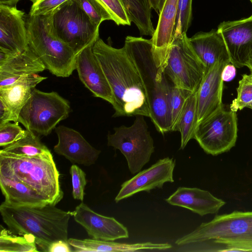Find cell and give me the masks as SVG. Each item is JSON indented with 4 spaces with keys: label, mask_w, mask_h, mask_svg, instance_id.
Segmentation results:
<instances>
[{
    "label": "cell",
    "mask_w": 252,
    "mask_h": 252,
    "mask_svg": "<svg viewBox=\"0 0 252 252\" xmlns=\"http://www.w3.org/2000/svg\"><path fill=\"white\" fill-rule=\"evenodd\" d=\"M237 92V96L231 103L230 110L236 112L252 106V74L242 75Z\"/></svg>",
    "instance_id": "30"
},
{
    "label": "cell",
    "mask_w": 252,
    "mask_h": 252,
    "mask_svg": "<svg viewBox=\"0 0 252 252\" xmlns=\"http://www.w3.org/2000/svg\"><path fill=\"white\" fill-rule=\"evenodd\" d=\"M230 63L218 61L205 73L197 91L196 125L223 106L221 73L224 67Z\"/></svg>",
    "instance_id": "16"
},
{
    "label": "cell",
    "mask_w": 252,
    "mask_h": 252,
    "mask_svg": "<svg viewBox=\"0 0 252 252\" xmlns=\"http://www.w3.org/2000/svg\"><path fill=\"white\" fill-rule=\"evenodd\" d=\"M217 30L224 39L231 63L238 68L247 66L252 60V15L238 20L224 21Z\"/></svg>",
    "instance_id": "12"
},
{
    "label": "cell",
    "mask_w": 252,
    "mask_h": 252,
    "mask_svg": "<svg viewBox=\"0 0 252 252\" xmlns=\"http://www.w3.org/2000/svg\"><path fill=\"white\" fill-rule=\"evenodd\" d=\"M192 0H179L178 13L173 33L175 38L187 33L192 20Z\"/></svg>",
    "instance_id": "32"
},
{
    "label": "cell",
    "mask_w": 252,
    "mask_h": 252,
    "mask_svg": "<svg viewBox=\"0 0 252 252\" xmlns=\"http://www.w3.org/2000/svg\"><path fill=\"white\" fill-rule=\"evenodd\" d=\"M0 175L21 182L56 205L63 193L60 173L50 152L33 156H17L0 153Z\"/></svg>",
    "instance_id": "4"
},
{
    "label": "cell",
    "mask_w": 252,
    "mask_h": 252,
    "mask_svg": "<svg viewBox=\"0 0 252 252\" xmlns=\"http://www.w3.org/2000/svg\"><path fill=\"white\" fill-rule=\"evenodd\" d=\"M72 249L68 240H59L50 244L47 252H73Z\"/></svg>",
    "instance_id": "38"
},
{
    "label": "cell",
    "mask_w": 252,
    "mask_h": 252,
    "mask_svg": "<svg viewBox=\"0 0 252 252\" xmlns=\"http://www.w3.org/2000/svg\"><path fill=\"white\" fill-rule=\"evenodd\" d=\"M164 72L177 87L192 93L198 90L206 69L193 50L187 33L173 38Z\"/></svg>",
    "instance_id": "10"
},
{
    "label": "cell",
    "mask_w": 252,
    "mask_h": 252,
    "mask_svg": "<svg viewBox=\"0 0 252 252\" xmlns=\"http://www.w3.org/2000/svg\"><path fill=\"white\" fill-rule=\"evenodd\" d=\"M81 8L96 27L107 20L113 21L109 11L100 0H77Z\"/></svg>",
    "instance_id": "31"
},
{
    "label": "cell",
    "mask_w": 252,
    "mask_h": 252,
    "mask_svg": "<svg viewBox=\"0 0 252 252\" xmlns=\"http://www.w3.org/2000/svg\"><path fill=\"white\" fill-rule=\"evenodd\" d=\"M165 0H150L152 9L159 14Z\"/></svg>",
    "instance_id": "40"
},
{
    "label": "cell",
    "mask_w": 252,
    "mask_h": 252,
    "mask_svg": "<svg viewBox=\"0 0 252 252\" xmlns=\"http://www.w3.org/2000/svg\"><path fill=\"white\" fill-rule=\"evenodd\" d=\"M20 0H0V4L10 6H16Z\"/></svg>",
    "instance_id": "41"
},
{
    "label": "cell",
    "mask_w": 252,
    "mask_h": 252,
    "mask_svg": "<svg viewBox=\"0 0 252 252\" xmlns=\"http://www.w3.org/2000/svg\"><path fill=\"white\" fill-rule=\"evenodd\" d=\"M197 119V91L187 98L178 122L173 129L181 133V149L193 139Z\"/></svg>",
    "instance_id": "26"
},
{
    "label": "cell",
    "mask_w": 252,
    "mask_h": 252,
    "mask_svg": "<svg viewBox=\"0 0 252 252\" xmlns=\"http://www.w3.org/2000/svg\"><path fill=\"white\" fill-rule=\"evenodd\" d=\"M49 152H50V150L40 141L39 137L28 129L24 137L0 151V153L25 157H33Z\"/></svg>",
    "instance_id": "27"
},
{
    "label": "cell",
    "mask_w": 252,
    "mask_h": 252,
    "mask_svg": "<svg viewBox=\"0 0 252 252\" xmlns=\"http://www.w3.org/2000/svg\"><path fill=\"white\" fill-rule=\"evenodd\" d=\"M58 138L54 150L72 163L90 166L95 163L101 151L93 147L81 134L73 128L59 126L55 129Z\"/></svg>",
    "instance_id": "18"
},
{
    "label": "cell",
    "mask_w": 252,
    "mask_h": 252,
    "mask_svg": "<svg viewBox=\"0 0 252 252\" xmlns=\"http://www.w3.org/2000/svg\"><path fill=\"white\" fill-rule=\"evenodd\" d=\"M179 0H165L159 13L155 32L151 38L153 56L158 67H165L173 38Z\"/></svg>",
    "instance_id": "19"
},
{
    "label": "cell",
    "mask_w": 252,
    "mask_h": 252,
    "mask_svg": "<svg viewBox=\"0 0 252 252\" xmlns=\"http://www.w3.org/2000/svg\"><path fill=\"white\" fill-rule=\"evenodd\" d=\"M32 2L29 15H44L52 12L68 0H30Z\"/></svg>",
    "instance_id": "36"
},
{
    "label": "cell",
    "mask_w": 252,
    "mask_h": 252,
    "mask_svg": "<svg viewBox=\"0 0 252 252\" xmlns=\"http://www.w3.org/2000/svg\"><path fill=\"white\" fill-rule=\"evenodd\" d=\"M92 43L76 55V70L84 86L95 97L101 98L115 106V101L105 73L93 51Z\"/></svg>",
    "instance_id": "15"
},
{
    "label": "cell",
    "mask_w": 252,
    "mask_h": 252,
    "mask_svg": "<svg viewBox=\"0 0 252 252\" xmlns=\"http://www.w3.org/2000/svg\"><path fill=\"white\" fill-rule=\"evenodd\" d=\"M0 252H37L34 238L30 235L17 236L0 226Z\"/></svg>",
    "instance_id": "28"
},
{
    "label": "cell",
    "mask_w": 252,
    "mask_h": 252,
    "mask_svg": "<svg viewBox=\"0 0 252 252\" xmlns=\"http://www.w3.org/2000/svg\"><path fill=\"white\" fill-rule=\"evenodd\" d=\"M53 12L26 16L29 47L52 74L67 77L76 69V55L57 35L52 23Z\"/></svg>",
    "instance_id": "5"
},
{
    "label": "cell",
    "mask_w": 252,
    "mask_h": 252,
    "mask_svg": "<svg viewBox=\"0 0 252 252\" xmlns=\"http://www.w3.org/2000/svg\"><path fill=\"white\" fill-rule=\"evenodd\" d=\"M52 23L58 36L76 55L99 37V27L94 24L77 0H68L53 11Z\"/></svg>",
    "instance_id": "8"
},
{
    "label": "cell",
    "mask_w": 252,
    "mask_h": 252,
    "mask_svg": "<svg viewBox=\"0 0 252 252\" xmlns=\"http://www.w3.org/2000/svg\"><path fill=\"white\" fill-rule=\"evenodd\" d=\"M236 72V67L234 65L231 63L226 64L222 71L221 77L223 81L228 82L233 79Z\"/></svg>",
    "instance_id": "39"
},
{
    "label": "cell",
    "mask_w": 252,
    "mask_h": 252,
    "mask_svg": "<svg viewBox=\"0 0 252 252\" xmlns=\"http://www.w3.org/2000/svg\"><path fill=\"white\" fill-rule=\"evenodd\" d=\"M19 122H8L0 125V146L6 147L24 137L27 129H23Z\"/></svg>",
    "instance_id": "33"
},
{
    "label": "cell",
    "mask_w": 252,
    "mask_h": 252,
    "mask_svg": "<svg viewBox=\"0 0 252 252\" xmlns=\"http://www.w3.org/2000/svg\"><path fill=\"white\" fill-rule=\"evenodd\" d=\"M144 117L136 116L131 126L115 127L114 133L107 136L108 146L120 151L132 174L141 171L155 151L154 141Z\"/></svg>",
    "instance_id": "9"
},
{
    "label": "cell",
    "mask_w": 252,
    "mask_h": 252,
    "mask_svg": "<svg viewBox=\"0 0 252 252\" xmlns=\"http://www.w3.org/2000/svg\"><path fill=\"white\" fill-rule=\"evenodd\" d=\"M250 0L251 1V2H252V0Z\"/></svg>",
    "instance_id": "44"
},
{
    "label": "cell",
    "mask_w": 252,
    "mask_h": 252,
    "mask_svg": "<svg viewBox=\"0 0 252 252\" xmlns=\"http://www.w3.org/2000/svg\"><path fill=\"white\" fill-rule=\"evenodd\" d=\"M189 41L195 54L205 66L206 73L218 61L230 63L226 44L218 30L197 32L189 38Z\"/></svg>",
    "instance_id": "21"
},
{
    "label": "cell",
    "mask_w": 252,
    "mask_h": 252,
    "mask_svg": "<svg viewBox=\"0 0 252 252\" xmlns=\"http://www.w3.org/2000/svg\"><path fill=\"white\" fill-rule=\"evenodd\" d=\"M191 93H192L177 87L172 83H170L168 95V108L171 131H173L185 101Z\"/></svg>",
    "instance_id": "29"
},
{
    "label": "cell",
    "mask_w": 252,
    "mask_h": 252,
    "mask_svg": "<svg viewBox=\"0 0 252 252\" xmlns=\"http://www.w3.org/2000/svg\"><path fill=\"white\" fill-rule=\"evenodd\" d=\"M0 187L3 202L13 207L43 206L49 202L25 184L0 175Z\"/></svg>",
    "instance_id": "24"
},
{
    "label": "cell",
    "mask_w": 252,
    "mask_h": 252,
    "mask_svg": "<svg viewBox=\"0 0 252 252\" xmlns=\"http://www.w3.org/2000/svg\"><path fill=\"white\" fill-rule=\"evenodd\" d=\"M70 112L69 101L55 92H44L36 88L21 109L18 122L26 129L47 136Z\"/></svg>",
    "instance_id": "7"
},
{
    "label": "cell",
    "mask_w": 252,
    "mask_h": 252,
    "mask_svg": "<svg viewBox=\"0 0 252 252\" xmlns=\"http://www.w3.org/2000/svg\"><path fill=\"white\" fill-rule=\"evenodd\" d=\"M249 108H250V109H252V106H251V107H250Z\"/></svg>",
    "instance_id": "43"
},
{
    "label": "cell",
    "mask_w": 252,
    "mask_h": 252,
    "mask_svg": "<svg viewBox=\"0 0 252 252\" xmlns=\"http://www.w3.org/2000/svg\"><path fill=\"white\" fill-rule=\"evenodd\" d=\"M237 131L236 112L223 106L196 125L193 139L205 153L217 156L235 146Z\"/></svg>",
    "instance_id": "11"
},
{
    "label": "cell",
    "mask_w": 252,
    "mask_h": 252,
    "mask_svg": "<svg viewBox=\"0 0 252 252\" xmlns=\"http://www.w3.org/2000/svg\"><path fill=\"white\" fill-rule=\"evenodd\" d=\"M93 51L105 73L114 97L113 117L150 116V108L140 75L124 46L116 48L98 37Z\"/></svg>",
    "instance_id": "1"
},
{
    "label": "cell",
    "mask_w": 252,
    "mask_h": 252,
    "mask_svg": "<svg viewBox=\"0 0 252 252\" xmlns=\"http://www.w3.org/2000/svg\"><path fill=\"white\" fill-rule=\"evenodd\" d=\"M246 66L250 69L251 74H252V60L248 63Z\"/></svg>",
    "instance_id": "42"
},
{
    "label": "cell",
    "mask_w": 252,
    "mask_h": 252,
    "mask_svg": "<svg viewBox=\"0 0 252 252\" xmlns=\"http://www.w3.org/2000/svg\"><path fill=\"white\" fill-rule=\"evenodd\" d=\"M131 22L142 35L152 36L155 32L150 0H121Z\"/></svg>",
    "instance_id": "25"
},
{
    "label": "cell",
    "mask_w": 252,
    "mask_h": 252,
    "mask_svg": "<svg viewBox=\"0 0 252 252\" xmlns=\"http://www.w3.org/2000/svg\"><path fill=\"white\" fill-rule=\"evenodd\" d=\"M37 73L26 75L15 83L0 88V99L11 110L18 122L20 112L36 85L46 79Z\"/></svg>",
    "instance_id": "23"
},
{
    "label": "cell",
    "mask_w": 252,
    "mask_h": 252,
    "mask_svg": "<svg viewBox=\"0 0 252 252\" xmlns=\"http://www.w3.org/2000/svg\"><path fill=\"white\" fill-rule=\"evenodd\" d=\"M165 201L203 216L218 212L225 202L210 192L196 188L179 187Z\"/></svg>",
    "instance_id": "20"
},
{
    "label": "cell",
    "mask_w": 252,
    "mask_h": 252,
    "mask_svg": "<svg viewBox=\"0 0 252 252\" xmlns=\"http://www.w3.org/2000/svg\"><path fill=\"white\" fill-rule=\"evenodd\" d=\"M10 122L17 121L10 108L0 99V125Z\"/></svg>",
    "instance_id": "37"
},
{
    "label": "cell",
    "mask_w": 252,
    "mask_h": 252,
    "mask_svg": "<svg viewBox=\"0 0 252 252\" xmlns=\"http://www.w3.org/2000/svg\"><path fill=\"white\" fill-rule=\"evenodd\" d=\"M25 12L0 4V49L20 54L29 48Z\"/></svg>",
    "instance_id": "17"
},
{
    "label": "cell",
    "mask_w": 252,
    "mask_h": 252,
    "mask_svg": "<svg viewBox=\"0 0 252 252\" xmlns=\"http://www.w3.org/2000/svg\"><path fill=\"white\" fill-rule=\"evenodd\" d=\"M175 160L168 157L158 160L149 168L140 171L124 182L115 201L116 202L129 197L139 192L162 188L164 183H173Z\"/></svg>",
    "instance_id": "13"
},
{
    "label": "cell",
    "mask_w": 252,
    "mask_h": 252,
    "mask_svg": "<svg viewBox=\"0 0 252 252\" xmlns=\"http://www.w3.org/2000/svg\"><path fill=\"white\" fill-rule=\"evenodd\" d=\"M70 213L74 220L84 228L92 239L114 241L129 237L127 228L114 218L100 215L83 202Z\"/></svg>",
    "instance_id": "14"
},
{
    "label": "cell",
    "mask_w": 252,
    "mask_h": 252,
    "mask_svg": "<svg viewBox=\"0 0 252 252\" xmlns=\"http://www.w3.org/2000/svg\"><path fill=\"white\" fill-rule=\"evenodd\" d=\"M124 46L142 79L150 108V118L161 134L171 131L168 108L170 83L164 68L157 65L151 39L127 36Z\"/></svg>",
    "instance_id": "2"
},
{
    "label": "cell",
    "mask_w": 252,
    "mask_h": 252,
    "mask_svg": "<svg viewBox=\"0 0 252 252\" xmlns=\"http://www.w3.org/2000/svg\"><path fill=\"white\" fill-rule=\"evenodd\" d=\"M45 69L43 62L29 47L0 65V88L10 86L26 75L42 72Z\"/></svg>",
    "instance_id": "22"
},
{
    "label": "cell",
    "mask_w": 252,
    "mask_h": 252,
    "mask_svg": "<svg viewBox=\"0 0 252 252\" xmlns=\"http://www.w3.org/2000/svg\"><path fill=\"white\" fill-rule=\"evenodd\" d=\"M74 199L84 200V189L87 184L85 173L77 165L73 164L70 168Z\"/></svg>",
    "instance_id": "35"
},
{
    "label": "cell",
    "mask_w": 252,
    "mask_h": 252,
    "mask_svg": "<svg viewBox=\"0 0 252 252\" xmlns=\"http://www.w3.org/2000/svg\"><path fill=\"white\" fill-rule=\"evenodd\" d=\"M232 241L252 252V211H235L216 216L210 221L202 223L192 232L178 238V246L204 242Z\"/></svg>",
    "instance_id": "6"
},
{
    "label": "cell",
    "mask_w": 252,
    "mask_h": 252,
    "mask_svg": "<svg viewBox=\"0 0 252 252\" xmlns=\"http://www.w3.org/2000/svg\"><path fill=\"white\" fill-rule=\"evenodd\" d=\"M107 8L113 18V21L118 26H130L129 19L125 6L121 0H100Z\"/></svg>",
    "instance_id": "34"
},
{
    "label": "cell",
    "mask_w": 252,
    "mask_h": 252,
    "mask_svg": "<svg viewBox=\"0 0 252 252\" xmlns=\"http://www.w3.org/2000/svg\"><path fill=\"white\" fill-rule=\"evenodd\" d=\"M3 222L9 230L19 235H30L41 251L47 252L52 242L68 240L70 212L48 203L39 207H13L3 202L0 206Z\"/></svg>",
    "instance_id": "3"
}]
</instances>
